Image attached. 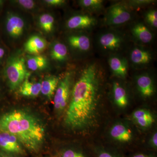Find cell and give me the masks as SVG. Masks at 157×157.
<instances>
[{
  "mask_svg": "<svg viewBox=\"0 0 157 157\" xmlns=\"http://www.w3.org/2000/svg\"><path fill=\"white\" fill-rule=\"evenodd\" d=\"M99 70L95 63L83 69L72 91L65 122L70 128L80 130L89 127L96 116L99 97Z\"/></svg>",
  "mask_w": 157,
  "mask_h": 157,
  "instance_id": "cell-1",
  "label": "cell"
},
{
  "mask_svg": "<svg viewBox=\"0 0 157 157\" xmlns=\"http://www.w3.org/2000/svg\"><path fill=\"white\" fill-rule=\"evenodd\" d=\"M0 131L11 133L21 144L32 151H36L45 137L43 125L33 114L25 110L14 109L0 117Z\"/></svg>",
  "mask_w": 157,
  "mask_h": 157,
  "instance_id": "cell-2",
  "label": "cell"
},
{
  "mask_svg": "<svg viewBox=\"0 0 157 157\" xmlns=\"http://www.w3.org/2000/svg\"><path fill=\"white\" fill-rule=\"evenodd\" d=\"M5 75L10 89L13 90L19 87L30 74L27 69L24 58L17 56L8 60L5 68Z\"/></svg>",
  "mask_w": 157,
  "mask_h": 157,
  "instance_id": "cell-3",
  "label": "cell"
},
{
  "mask_svg": "<svg viewBox=\"0 0 157 157\" xmlns=\"http://www.w3.org/2000/svg\"><path fill=\"white\" fill-rule=\"evenodd\" d=\"M71 81V75L69 73L59 81L54 98L55 109L58 112H61L67 106L70 95Z\"/></svg>",
  "mask_w": 157,
  "mask_h": 157,
  "instance_id": "cell-4",
  "label": "cell"
},
{
  "mask_svg": "<svg viewBox=\"0 0 157 157\" xmlns=\"http://www.w3.org/2000/svg\"><path fill=\"white\" fill-rule=\"evenodd\" d=\"M132 18V14L125 6L117 4L110 7L107 12L105 22L109 25L123 24Z\"/></svg>",
  "mask_w": 157,
  "mask_h": 157,
  "instance_id": "cell-5",
  "label": "cell"
},
{
  "mask_svg": "<svg viewBox=\"0 0 157 157\" xmlns=\"http://www.w3.org/2000/svg\"><path fill=\"white\" fill-rule=\"evenodd\" d=\"M0 148L5 151L22 155L24 151L17 137L8 132L0 131Z\"/></svg>",
  "mask_w": 157,
  "mask_h": 157,
  "instance_id": "cell-6",
  "label": "cell"
},
{
  "mask_svg": "<svg viewBox=\"0 0 157 157\" xmlns=\"http://www.w3.org/2000/svg\"><path fill=\"white\" fill-rule=\"evenodd\" d=\"M99 42L101 47L104 50L114 51L121 48L123 40L118 34L109 32L101 35Z\"/></svg>",
  "mask_w": 157,
  "mask_h": 157,
  "instance_id": "cell-7",
  "label": "cell"
},
{
  "mask_svg": "<svg viewBox=\"0 0 157 157\" xmlns=\"http://www.w3.org/2000/svg\"><path fill=\"white\" fill-rule=\"evenodd\" d=\"M25 23L23 20L14 14H9L6 21V30L13 38H18L23 32Z\"/></svg>",
  "mask_w": 157,
  "mask_h": 157,
  "instance_id": "cell-8",
  "label": "cell"
},
{
  "mask_svg": "<svg viewBox=\"0 0 157 157\" xmlns=\"http://www.w3.org/2000/svg\"><path fill=\"white\" fill-rule=\"evenodd\" d=\"M96 22V19L90 15H76L68 19L67 25L71 29H86L94 25Z\"/></svg>",
  "mask_w": 157,
  "mask_h": 157,
  "instance_id": "cell-9",
  "label": "cell"
},
{
  "mask_svg": "<svg viewBox=\"0 0 157 157\" xmlns=\"http://www.w3.org/2000/svg\"><path fill=\"white\" fill-rule=\"evenodd\" d=\"M109 65L110 70L116 76L124 78L128 73V63L125 59L117 56H113L109 59Z\"/></svg>",
  "mask_w": 157,
  "mask_h": 157,
  "instance_id": "cell-10",
  "label": "cell"
},
{
  "mask_svg": "<svg viewBox=\"0 0 157 157\" xmlns=\"http://www.w3.org/2000/svg\"><path fill=\"white\" fill-rule=\"evenodd\" d=\"M46 41L38 36H33L28 39L25 44V49L27 52L33 54H37L46 48Z\"/></svg>",
  "mask_w": 157,
  "mask_h": 157,
  "instance_id": "cell-11",
  "label": "cell"
},
{
  "mask_svg": "<svg viewBox=\"0 0 157 157\" xmlns=\"http://www.w3.org/2000/svg\"><path fill=\"white\" fill-rule=\"evenodd\" d=\"M138 90L142 96L145 98L151 97L154 93V87L151 78L144 74L139 76L137 79Z\"/></svg>",
  "mask_w": 157,
  "mask_h": 157,
  "instance_id": "cell-12",
  "label": "cell"
},
{
  "mask_svg": "<svg viewBox=\"0 0 157 157\" xmlns=\"http://www.w3.org/2000/svg\"><path fill=\"white\" fill-rule=\"evenodd\" d=\"M110 135L113 139L122 142H129L132 137V131L122 124H117L113 127Z\"/></svg>",
  "mask_w": 157,
  "mask_h": 157,
  "instance_id": "cell-13",
  "label": "cell"
},
{
  "mask_svg": "<svg viewBox=\"0 0 157 157\" xmlns=\"http://www.w3.org/2000/svg\"><path fill=\"white\" fill-rule=\"evenodd\" d=\"M41 82H33L27 78L19 86V93L22 96L35 97L41 93Z\"/></svg>",
  "mask_w": 157,
  "mask_h": 157,
  "instance_id": "cell-14",
  "label": "cell"
},
{
  "mask_svg": "<svg viewBox=\"0 0 157 157\" xmlns=\"http://www.w3.org/2000/svg\"><path fill=\"white\" fill-rule=\"evenodd\" d=\"M59 82V78L56 76H47L41 82V93L43 95L51 99L55 93Z\"/></svg>",
  "mask_w": 157,
  "mask_h": 157,
  "instance_id": "cell-15",
  "label": "cell"
},
{
  "mask_svg": "<svg viewBox=\"0 0 157 157\" xmlns=\"http://www.w3.org/2000/svg\"><path fill=\"white\" fill-rule=\"evenodd\" d=\"M132 117L136 123L142 128H148L154 122V118L151 113L145 109L136 110L133 113Z\"/></svg>",
  "mask_w": 157,
  "mask_h": 157,
  "instance_id": "cell-16",
  "label": "cell"
},
{
  "mask_svg": "<svg viewBox=\"0 0 157 157\" xmlns=\"http://www.w3.org/2000/svg\"><path fill=\"white\" fill-rule=\"evenodd\" d=\"M68 42L71 47L82 51H87L90 48V40L86 35H73L69 37Z\"/></svg>",
  "mask_w": 157,
  "mask_h": 157,
  "instance_id": "cell-17",
  "label": "cell"
},
{
  "mask_svg": "<svg viewBox=\"0 0 157 157\" xmlns=\"http://www.w3.org/2000/svg\"><path fill=\"white\" fill-rule=\"evenodd\" d=\"M130 58L133 63L136 65H145L151 60V54L149 52L141 48H134L130 55Z\"/></svg>",
  "mask_w": 157,
  "mask_h": 157,
  "instance_id": "cell-18",
  "label": "cell"
},
{
  "mask_svg": "<svg viewBox=\"0 0 157 157\" xmlns=\"http://www.w3.org/2000/svg\"><path fill=\"white\" fill-rule=\"evenodd\" d=\"M132 33L134 36L143 43H149L152 40V34L143 24L135 25L132 29Z\"/></svg>",
  "mask_w": 157,
  "mask_h": 157,
  "instance_id": "cell-19",
  "label": "cell"
},
{
  "mask_svg": "<svg viewBox=\"0 0 157 157\" xmlns=\"http://www.w3.org/2000/svg\"><path fill=\"white\" fill-rule=\"evenodd\" d=\"M113 94L116 104L120 107H126L128 104V98L126 92L119 83L114 82L113 84Z\"/></svg>",
  "mask_w": 157,
  "mask_h": 157,
  "instance_id": "cell-20",
  "label": "cell"
},
{
  "mask_svg": "<svg viewBox=\"0 0 157 157\" xmlns=\"http://www.w3.org/2000/svg\"><path fill=\"white\" fill-rule=\"evenodd\" d=\"M26 63L28 68L32 71L43 70L48 64L47 59L42 56H28Z\"/></svg>",
  "mask_w": 157,
  "mask_h": 157,
  "instance_id": "cell-21",
  "label": "cell"
},
{
  "mask_svg": "<svg viewBox=\"0 0 157 157\" xmlns=\"http://www.w3.org/2000/svg\"><path fill=\"white\" fill-rule=\"evenodd\" d=\"M68 50L67 46L61 42H57L54 44L51 50L52 58L58 61H63L67 57Z\"/></svg>",
  "mask_w": 157,
  "mask_h": 157,
  "instance_id": "cell-22",
  "label": "cell"
},
{
  "mask_svg": "<svg viewBox=\"0 0 157 157\" xmlns=\"http://www.w3.org/2000/svg\"><path fill=\"white\" fill-rule=\"evenodd\" d=\"M39 22L40 27L46 33H49L53 29L54 18L50 14H43L39 17Z\"/></svg>",
  "mask_w": 157,
  "mask_h": 157,
  "instance_id": "cell-23",
  "label": "cell"
},
{
  "mask_svg": "<svg viewBox=\"0 0 157 157\" xmlns=\"http://www.w3.org/2000/svg\"><path fill=\"white\" fill-rule=\"evenodd\" d=\"M103 1L102 0H81L79 1L80 6L83 8L93 10L101 9Z\"/></svg>",
  "mask_w": 157,
  "mask_h": 157,
  "instance_id": "cell-24",
  "label": "cell"
},
{
  "mask_svg": "<svg viewBox=\"0 0 157 157\" xmlns=\"http://www.w3.org/2000/svg\"><path fill=\"white\" fill-rule=\"evenodd\" d=\"M62 157H88L87 155L80 151L67 149L63 152Z\"/></svg>",
  "mask_w": 157,
  "mask_h": 157,
  "instance_id": "cell-25",
  "label": "cell"
},
{
  "mask_svg": "<svg viewBox=\"0 0 157 157\" xmlns=\"http://www.w3.org/2000/svg\"><path fill=\"white\" fill-rule=\"evenodd\" d=\"M17 2L20 6L25 9H31L35 6V3L32 0H19Z\"/></svg>",
  "mask_w": 157,
  "mask_h": 157,
  "instance_id": "cell-26",
  "label": "cell"
},
{
  "mask_svg": "<svg viewBox=\"0 0 157 157\" xmlns=\"http://www.w3.org/2000/svg\"><path fill=\"white\" fill-rule=\"evenodd\" d=\"M96 157H120L119 156L106 150H99L96 153Z\"/></svg>",
  "mask_w": 157,
  "mask_h": 157,
  "instance_id": "cell-27",
  "label": "cell"
},
{
  "mask_svg": "<svg viewBox=\"0 0 157 157\" xmlns=\"http://www.w3.org/2000/svg\"><path fill=\"white\" fill-rule=\"evenodd\" d=\"M152 2V1L150 0H138V1H132L131 3L134 6H141Z\"/></svg>",
  "mask_w": 157,
  "mask_h": 157,
  "instance_id": "cell-28",
  "label": "cell"
},
{
  "mask_svg": "<svg viewBox=\"0 0 157 157\" xmlns=\"http://www.w3.org/2000/svg\"><path fill=\"white\" fill-rule=\"evenodd\" d=\"M44 2L50 6H58L63 4L65 1L63 0H45Z\"/></svg>",
  "mask_w": 157,
  "mask_h": 157,
  "instance_id": "cell-29",
  "label": "cell"
},
{
  "mask_svg": "<svg viewBox=\"0 0 157 157\" xmlns=\"http://www.w3.org/2000/svg\"><path fill=\"white\" fill-rule=\"evenodd\" d=\"M146 17H151L157 19V12L156 10H152L149 11L146 15Z\"/></svg>",
  "mask_w": 157,
  "mask_h": 157,
  "instance_id": "cell-30",
  "label": "cell"
},
{
  "mask_svg": "<svg viewBox=\"0 0 157 157\" xmlns=\"http://www.w3.org/2000/svg\"><path fill=\"white\" fill-rule=\"evenodd\" d=\"M131 157H155L153 155L144 153H137L133 155Z\"/></svg>",
  "mask_w": 157,
  "mask_h": 157,
  "instance_id": "cell-31",
  "label": "cell"
},
{
  "mask_svg": "<svg viewBox=\"0 0 157 157\" xmlns=\"http://www.w3.org/2000/svg\"><path fill=\"white\" fill-rule=\"evenodd\" d=\"M148 23L154 28L157 27V19L151 17H146Z\"/></svg>",
  "mask_w": 157,
  "mask_h": 157,
  "instance_id": "cell-32",
  "label": "cell"
},
{
  "mask_svg": "<svg viewBox=\"0 0 157 157\" xmlns=\"http://www.w3.org/2000/svg\"><path fill=\"white\" fill-rule=\"evenodd\" d=\"M152 145L155 148L157 147V133H155L154 135L152 137Z\"/></svg>",
  "mask_w": 157,
  "mask_h": 157,
  "instance_id": "cell-33",
  "label": "cell"
},
{
  "mask_svg": "<svg viewBox=\"0 0 157 157\" xmlns=\"http://www.w3.org/2000/svg\"><path fill=\"white\" fill-rule=\"evenodd\" d=\"M5 51L4 49L0 47V59L3 57L5 55Z\"/></svg>",
  "mask_w": 157,
  "mask_h": 157,
  "instance_id": "cell-34",
  "label": "cell"
},
{
  "mask_svg": "<svg viewBox=\"0 0 157 157\" xmlns=\"http://www.w3.org/2000/svg\"><path fill=\"white\" fill-rule=\"evenodd\" d=\"M0 157H12L9 156H6V155H0Z\"/></svg>",
  "mask_w": 157,
  "mask_h": 157,
  "instance_id": "cell-35",
  "label": "cell"
},
{
  "mask_svg": "<svg viewBox=\"0 0 157 157\" xmlns=\"http://www.w3.org/2000/svg\"><path fill=\"white\" fill-rule=\"evenodd\" d=\"M2 1H1V0H0V6H1V5H2Z\"/></svg>",
  "mask_w": 157,
  "mask_h": 157,
  "instance_id": "cell-36",
  "label": "cell"
}]
</instances>
